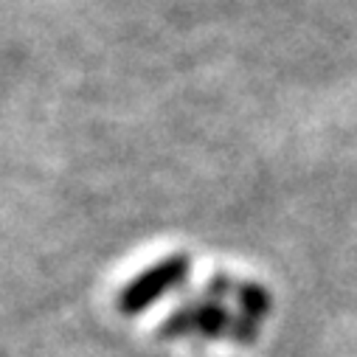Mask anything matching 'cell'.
Segmentation results:
<instances>
[{"instance_id":"cell-1","label":"cell","mask_w":357,"mask_h":357,"mask_svg":"<svg viewBox=\"0 0 357 357\" xmlns=\"http://www.w3.org/2000/svg\"><path fill=\"white\" fill-rule=\"evenodd\" d=\"M189 273V259L183 253H174L158 264H152L149 271H144L138 279H132L121 296H119V307L127 315L144 312L146 307H152L163 293H169L172 287H177Z\"/></svg>"},{"instance_id":"cell-2","label":"cell","mask_w":357,"mask_h":357,"mask_svg":"<svg viewBox=\"0 0 357 357\" xmlns=\"http://www.w3.org/2000/svg\"><path fill=\"white\" fill-rule=\"evenodd\" d=\"M183 332H203V335H228L236 340H248L256 335L253 318H234L217 304H192L174 312L163 324V335H183Z\"/></svg>"}]
</instances>
